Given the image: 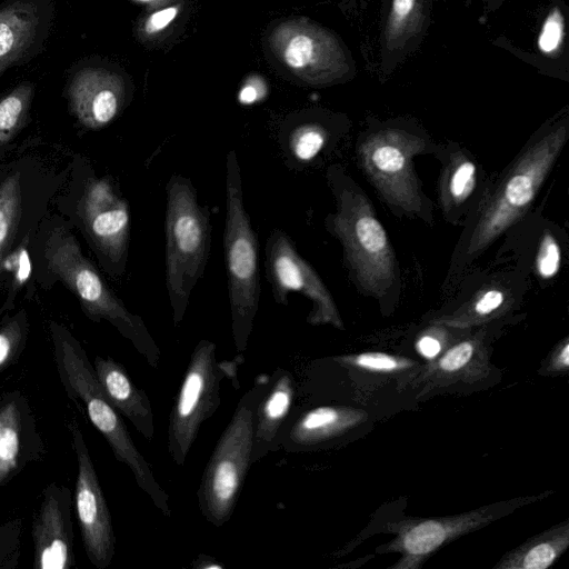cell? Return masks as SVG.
Returning <instances> with one entry per match:
<instances>
[{
    "mask_svg": "<svg viewBox=\"0 0 569 569\" xmlns=\"http://www.w3.org/2000/svg\"><path fill=\"white\" fill-rule=\"evenodd\" d=\"M50 331L56 368L67 397L84 406L89 420L106 439L116 459L129 468L138 487L153 505L170 517L169 495L136 447L121 415L106 397L87 352L66 328L51 323Z\"/></svg>",
    "mask_w": 569,
    "mask_h": 569,
    "instance_id": "obj_1",
    "label": "cell"
},
{
    "mask_svg": "<svg viewBox=\"0 0 569 569\" xmlns=\"http://www.w3.org/2000/svg\"><path fill=\"white\" fill-rule=\"evenodd\" d=\"M336 211L326 218V229L341 243L343 258L357 287L382 298L396 278V258L388 234L369 198L338 166L327 172Z\"/></svg>",
    "mask_w": 569,
    "mask_h": 569,
    "instance_id": "obj_2",
    "label": "cell"
},
{
    "mask_svg": "<svg viewBox=\"0 0 569 569\" xmlns=\"http://www.w3.org/2000/svg\"><path fill=\"white\" fill-rule=\"evenodd\" d=\"M567 124H556L531 139L510 163L480 207L463 241V261H470L516 223L531 207L566 141Z\"/></svg>",
    "mask_w": 569,
    "mask_h": 569,
    "instance_id": "obj_3",
    "label": "cell"
},
{
    "mask_svg": "<svg viewBox=\"0 0 569 569\" xmlns=\"http://www.w3.org/2000/svg\"><path fill=\"white\" fill-rule=\"evenodd\" d=\"M164 279L172 321L178 327L210 256L211 216L190 179L172 174L166 184Z\"/></svg>",
    "mask_w": 569,
    "mask_h": 569,
    "instance_id": "obj_4",
    "label": "cell"
},
{
    "mask_svg": "<svg viewBox=\"0 0 569 569\" xmlns=\"http://www.w3.org/2000/svg\"><path fill=\"white\" fill-rule=\"evenodd\" d=\"M258 237L243 201L237 151L226 157V219L223 254L231 330L238 353L246 351L259 308L261 287Z\"/></svg>",
    "mask_w": 569,
    "mask_h": 569,
    "instance_id": "obj_5",
    "label": "cell"
},
{
    "mask_svg": "<svg viewBox=\"0 0 569 569\" xmlns=\"http://www.w3.org/2000/svg\"><path fill=\"white\" fill-rule=\"evenodd\" d=\"M270 383L260 376L240 398L203 470L197 491L203 518L214 527L231 518L252 457L257 406Z\"/></svg>",
    "mask_w": 569,
    "mask_h": 569,
    "instance_id": "obj_6",
    "label": "cell"
},
{
    "mask_svg": "<svg viewBox=\"0 0 569 569\" xmlns=\"http://www.w3.org/2000/svg\"><path fill=\"white\" fill-rule=\"evenodd\" d=\"M47 258L52 270L78 296L86 315L93 321L106 320L129 340L152 368H158L160 349L138 315L127 309L88 261L72 236L58 231L50 238Z\"/></svg>",
    "mask_w": 569,
    "mask_h": 569,
    "instance_id": "obj_7",
    "label": "cell"
},
{
    "mask_svg": "<svg viewBox=\"0 0 569 569\" xmlns=\"http://www.w3.org/2000/svg\"><path fill=\"white\" fill-rule=\"evenodd\" d=\"M216 343L200 340L190 357L171 408L168 426V452L172 461L183 466L202 423L220 406V386L224 379L237 380L238 355L231 361H218Z\"/></svg>",
    "mask_w": 569,
    "mask_h": 569,
    "instance_id": "obj_8",
    "label": "cell"
},
{
    "mask_svg": "<svg viewBox=\"0 0 569 569\" xmlns=\"http://www.w3.org/2000/svg\"><path fill=\"white\" fill-rule=\"evenodd\" d=\"M425 148L422 138L396 128L371 132L359 144L361 167L390 207L411 214L423 210L412 159Z\"/></svg>",
    "mask_w": 569,
    "mask_h": 569,
    "instance_id": "obj_9",
    "label": "cell"
},
{
    "mask_svg": "<svg viewBox=\"0 0 569 569\" xmlns=\"http://www.w3.org/2000/svg\"><path fill=\"white\" fill-rule=\"evenodd\" d=\"M264 270L272 297L278 305L288 306L289 293L299 292L311 301L308 323L331 325L343 329L329 289L313 267L298 252L292 239L280 228H273L267 238Z\"/></svg>",
    "mask_w": 569,
    "mask_h": 569,
    "instance_id": "obj_10",
    "label": "cell"
},
{
    "mask_svg": "<svg viewBox=\"0 0 569 569\" xmlns=\"http://www.w3.org/2000/svg\"><path fill=\"white\" fill-rule=\"evenodd\" d=\"M68 429L78 466L73 508L84 552L94 568L107 569L116 552V536L111 515L82 430L74 417L68 422Z\"/></svg>",
    "mask_w": 569,
    "mask_h": 569,
    "instance_id": "obj_11",
    "label": "cell"
},
{
    "mask_svg": "<svg viewBox=\"0 0 569 569\" xmlns=\"http://www.w3.org/2000/svg\"><path fill=\"white\" fill-rule=\"evenodd\" d=\"M79 214L101 263L112 276H122L131 228L128 201L110 179L91 177L80 198Z\"/></svg>",
    "mask_w": 569,
    "mask_h": 569,
    "instance_id": "obj_12",
    "label": "cell"
},
{
    "mask_svg": "<svg viewBox=\"0 0 569 569\" xmlns=\"http://www.w3.org/2000/svg\"><path fill=\"white\" fill-rule=\"evenodd\" d=\"M527 499L487 506L453 517L409 519L401 523L397 537L379 552H399L402 557L391 568H418L442 546L458 537L502 517Z\"/></svg>",
    "mask_w": 569,
    "mask_h": 569,
    "instance_id": "obj_13",
    "label": "cell"
},
{
    "mask_svg": "<svg viewBox=\"0 0 569 569\" xmlns=\"http://www.w3.org/2000/svg\"><path fill=\"white\" fill-rule=\"evenodd\" d=\"M273 44L282 62L309 82L335 81L351 69L338 39L315 24H281L273 34Z\"/></svg>",
    "mask_w": 569,
    "mask_h": 569,
    "instance_id": "obj_14",
    "label": "cell"
},
{
    "mask_svg": "<svg viewBox=\"0 0 569 569\" xmlns=\"http://www.w3.org/2000/svg\"><path fill=\"white\" fill-rule=\"evenodd\" d=\"M71 490L49 483L32 517L33 569H70L76 566Z\"/></svg>",
    "mask_w": 569,
    "mask_h": 569,
    "instance_id": "obj_15",
    "label": "cell"
},
{
    "mask_svg": "<svg viewBox=\"0 0 569 569\" xmlns=\"http://www.w3.org/2000/svg\"><path fill=\"white\" fill-rule=\"evenodd\" d=\"M46 453L28 397L20 390L4 392L0 396V489Z\"/></svg>",
    "mask_w": 569,
    "mask_h": 569,
    "instance_id": "obj_16",
    "label": "cell"
},
{
    "mask_svg": "<svg viewBox=\"0 0 569 569\" xmlns=\"http://www.w3.org/2000/svg\"><path fill=\"white\" fill-rule=\"evenodd\" d=\"M361 418L358 410L335 406L291 412L280 433V448L289 453L319 448L342 436Z\"/></svg>",
    "mask_w": 569,
    "mask_h": 569,
    "instance_id": "obj_17",
    "label": "cell"
},
{
    "mask_svg": "<svg viewBox=\"0 0 569 569\" xmlns=\"http://www.w3.org/2000/svg\"><path fill=\"white\" fill-rule=\"evenodd\" d=\"M69 92L73 112L90 129L111 122L123 102L121 79L102 69L79 71L73 77Z\"/></svg>",
    "mask_w": 569,
    "mask_h": 569,
    "instance_id": "obj_18",
    "label": "cell"
},
{
    "mask_svg": "<svg viewBox=\"0 0 569 569\" xmlns=\"http://www.w3.org/2000/svg\"><path fill=\"white\" fill-rule=\"evenodd\" d=\"M295 393L292 373L282 368L273 371L256 409L252 465L280 449V433L292 411Z\"/></svg>",
    "mask_w": 569,
    "mask_h": 569,
    "instance_id": "obj_19",
    "label": "cell"
},
{
    "mask_svg": "<svg viewBox=\"0 0 569 569\" xmlns=\"http://www.w3.org/2000/svg\"><path fill=\"white\" fill-rule=\"evenodd\" d=\"M92 366L111 405L144 439L152 440L156 430L154 418L147 392L138 388L126 368L111 357L97 356Z\"/></svg>",
    "mask_w": 569,
    "mask_h": 569,
    "instance_id": "obj_20",
    "label": "cell"
},
{
    "mask_svg": "<svg viewBox=\"0 0 569 569\" xmlns=\"http://www.w3.org/2000/svg\"><path fill=\"white\" fill-rule=\"evenodd\" d=\"M431 0H391L382 32V62L385 71L417 43L425 27Z\"/></svg>",
    "mask_w": 569,
    "mask_h": 569,
    "instance_id": "obj_21",
    "label": "cell"
},
{
    "mask_svg": "<svg viewBox=\"0 0 569 569\" xmlns=\"http://www.w3.org/2000/svg\"><path fill=\"white\" fill-rule=\"evenodd\" d=\"M515 301L513 291L502 282L491 281L478 289L452 313L435 319L433 323L455 328L481 325L505 313Z\"/></svg>",
    "mask_w": 569,
    "mask_h": 569,
    "instance_id": "obj_22",
    "label": "cell"
},
{
    "mask_svg": "<svg viewBox=\"0 0 569 569\" xmlns=\"http://www.w3.org/2000/svg\"><path fill=\"white\" fill-rule=\"evenodd\" d=\"M37 24V9L32 3L14 2L0 10V74L30 47Z\"/></svg>",
    "mask_w": 569,
    "mask_h": 569,
    "instance_id": "obj_23",
    "label": "cell"
},
{
    "mask_svg": "<svg viewBox=\"0 0 569 569\" xmlns=\"http://www.w3.org/2000/svg\"><path fill=\"white\" fill-rule=\"evenodd\" d=\"M569 545L568 521L559 523L507 553L496 567L508 569H546Z\"/></svg>",
    "mask_w": 569,
    "mask_h": 569,
    "instance_id": "obj_24",
    "label": "cell"
},
{
    "mask_svg": "<svg viewBox=\"0 0 569 569\" xmlns=\"http://www.w3.org/2000/svg\"><path fill=\"white\" fill-rule=\"evenodd\" d=\"M479 183L476 162L462 151L452 153L439 182L440 202L447 214L459 212L468 204Z\"/></svg>",
    "mask_w": 569,
    "mask_h": 569,
    "instance_id": "obj_25",
    "label": "cell"
},
{
    "mask_svg": "<svg viewBox=\"0 0 569 569\" xmlns=\"http://www.w3.org/2000/svg\"><path fill=\"white\" fill-rule=\"evenodd\" d=\"M328 138L322 124L307 121L292 127L279 143L287 163L298 167L311 162L323 150Z\"/></svg>",
    "mask_w": 569,
    "mask_h": 569,
    "instance_id": "obj_26",
    "label": "cell"
},
{
    "mask_svg": "<svg viewBox=\"0 0 569 569\" xmlns=\"http://www.w3.org/2000/svg\"><path fill=\"white\" fill-rule=\"evenodd\" d=\"M21 202L20 176H10L0 184V272L4 262L6 251L10 246L18 223Z\"/></svg>",
    "mask_w": 569,
    "mask_h": 569,
    "instance_id": "obj_27",
    "label": "cell"
},
{
    "mask_svg": "<svg viewBox=\"0 0 569 569\" xmlns=\"http://www.w3.org/2000/svg\"><path fill=\"white\" fill-rule=\"evenodd\" d=\"M31 96V84L23 83L0 100V146L9 141L22 126Z\"/></svg>",
    "mask_w": 569,
    "mask_h": 569,
    "instance_id": "obj_28",
    "label": "cell"
},
{
    "mask_svg": "<svg viewBox=\"0 0 569 569\" xmlns=\"http://www.w3.org/2000/svg\"><path fill=\"white\" fill-rule=\"evenodd\" d=\"M28 331L23 311L0 325V373L18 361L26 348Z\"/></svg>",
    "mask_w": 569,
    "mask_h": 569,
    "instance_id": "obj_29",
    "label": "cell"
},
{
    "mask_svg": "<svg viewBox=\"0 0 569 569\" xmlns=\"http://www.w3.org/2000/svg\"><path fill=\"white\" fill-rule=\"evenodd\" d=\"M566 22L562 10L553 7L542 21L537 47L545 57H557L565 46Z\"/></svg>",
    "mask_w": 569,
    "mask_h": 569,
    "instance_id": "obj_30",
    "label": "cell"
},
{
    "mask_svg": "<svg viewBox=\"0 0 569 569\" xmlns=\"http://www.w3.org/2000/svg\"><path fill=\"white\" fill-rule=\"evenodd\" d=\"M22 518L0 525V569H16L21 553Z\"/></svg>",
    "mask_w": 569,
    "mask_h": 569,
    "instance_id": "obj_31",
    "label": "cell"
},
{
    "mask_svg": "<svg viewBox=\"0 0 569 569\" xmlns=\"http://www.w3.org/2000/svg\"><path fill=\"white\" fill-rule=\"evenodd\" d=\"M336 360L345 365H350L378 372H390L406 369L415 365V362L409 359L399 358L382 352H365L355 356L336 358Z\"/></svg>",
    "mask_w": 569,
    "mask_h": 569,
    "instance_id": "obj_32",
    "label": "cell"
},
{
    "mask_svg": "<svg viewBox=\"0 0 569 569\" xmlns=\"http://www.w3.org/2000/svg\"><path fill=\"white\" fill-rule=\"evenodd\" d=\"M561 250L557 239L546 232L539 242L535 258L536 272L540 279H552L560 270Z\"/></svg>",
    "mask_w": 569,
    "mask_h": 569,
    "instance_id": "obj_33",
    "label": "cell"
},
{
    "mask_svg": "<svg viewBox=\"0 0 569 569\" xmlns=\"http://www.w3.org/2000/svg\"><path fill=\"white\" fill-rule=\"evenodd\" d=\"M477 343L475 340L461 341L449 350L439 359L437 368L446 373H452L462 369L475 356Z\"/></svg>",
    "mask_w": 569,
    "mask_h": 569,
    "instance_id": "obj_34",
    "label": "cell"
},
{
    "mask_svg": "<svg viewBox=\"0 0 569 569\" xmlns=\"http://www.w3.org/2000/svg\"><path fill=\"white\" fill-rule=\"evenodd\" d=\"M177 12L176 7H169L152 13L144 24L146 32L152 34L164 29L176 18Z\"/></svg>",
    "mask_w": 569,
    "mask_h": 569,
    "instance_id": "obj_35",
    "label": "cell"
},
{
    "mask_svg": "<svg viewBox=\"0 0 569 569\" xmlns=\"http://www.w3.org/2000/svg\"><path fill=\"white\" fill-rule=\"evenodd\" d=\"M11 266L16 268L17 284L23 283L29 278L31 271L30 259L24 248H20L19 251L13 254Z\"/></svg>",
    "mask_w": 569,
    "mask_h": 569,
    "instance_id": "obj_36",
    "label": "cell"
},
{
    "mask_svg": "<svg viewBox=\"0 0 569 569\" xmlns=\"http://www.w3.org/2000/svg\"><path fill=\"white\" fill-rule=\"evenodd\" d=\"M419 352L429 359L435 358L441 350V343L437 337L432 335H423L417 343Z\"/></svg>",
    "mask_w": 569,
    "mask_h": 569,
    "instance_id": "obj_37",
    "label": "cell"
},
{
    "mask_svg": "<svg viewBox=\"0 0 569 569\" xmlns=\"http://www.w3.org/2000/svg\"><path fill=\"white\" fill-rule=\"evenodd\" d=\"M262 82L259 80L249 81L239 92L241 103H252L262 96Z\"/></svg>",
    "mask_w": 569,
    "mask_h": 569,
    "instance_id": "obj_38",
    "label": "cell"
},
{
    "mask_svg": "<svg viewBox=\"0 0 569 569\" xmlns=\"http://www.w3.org/2000/svg\"><path fill=\"white\" fill-rule=\"evenodd\" d=\"M555 365L558 368H568L569 366V343L568 339H565L560 348L557 350L555 355Z\"/></svg>",
    "mask_w": 569,
    "mask_h": 569,
    "instance_id": "obj_39",
    "label": "cell"
},
{
    "mask_svg": "<svg viewBox=\"0 0 569 569\" xmlns=\"http://www.w3.org/2000/svg\"><path fill=\"white\" fill-rule=\"evenodd\" d=\"M486 1H488V2H489V1H490V2H497V0H486Z\"/></svg>",
    "mask_w": 569,
    "mask_h": 569,
    "instance_id": "obj_40",
    "label": "cell"
},
{
    "mask_svg": "<svg viewBox=\"0 0 569 569\" xmlns=\"http://www.w3.org/2000/svg\"><path fill=\"white\" fill-rule=\"evenodd\" d=\"M141 1H146V0H141Z\"/></svg>",
    "mask_w": 569,
    "mask_h": 569,
    "instance_id": "obj_41",
    "label": "cell"
}]
</instances>
